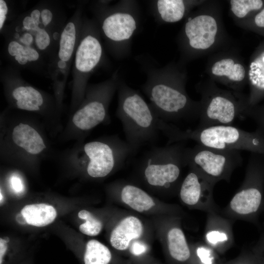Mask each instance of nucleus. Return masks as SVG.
<instances>
[{"mask_svg":"<svg viewBox=\"0 0 264 264\" xmlns=\"http://www.w3.org/2000/svg\"><path fill=\"white\" fill-rule=\"evenodd\" d=\"M61 2L43 0L18 15L1 34L40 51L49 65L55 58L62 32L67 22Z\"/></svg>","mask_w":264,"mask_h":264,"instance_id":"obj_1","label":"nucleus"},{"mask_svg":"<svg viewBox=\"0 0 264 264\" xmlns=\"http://www.w3.org/2000/svg\"><path fill=\"white\" fill-rule=\"evenodd\" d=\"M171 72L168 67L146 70L147 79L142 89L154 113L167 123L199 118L200 103L189 98L182 80L173 77Z\"/></svg>","mask_w":264,"mask_h":264,"instance_id":"obj_2","label":"nucleus"},{"mask_svg":"<svg viewBox=\"0 0 264 264\" xmlns=\"http://www.w3.org/2000/svg\"><path fill=\"white\" fill-rule=\"evenodd\" d=\"M157 127L168 139V145L191 140L213 149L245 150L264 155V134L258 129L249 132L232 125H217L182 130L159 119Z\"/></svg>","mask_w":264,"mask_h":264,"instance_id":"obj_3","label":"nucleus"},{"mask_svg":"<svg viewBox=\"0 0 264 264\" xmlns=\"http://www.w3.org/2000/svg\"><path fill=\"white\" fill-rule=\"evenodd\" d=\"M117 91L116 115L122 123L125 141L133 155L156 139L159 132L158 118L140 94L120 79Z\"/></svg>","mask_w":264,"mask_h":264,"instance_id":"obj_4","label":"nucleus"},{"mask_svg":"<svg viewBox=\"0 0 264 264\" xmlns=\"http://www.w3.org/2000/svg\"><path fill=\"white\" fill-rule=\"evenodd\" d=\"M135 2L122 0L110 5L97 1L94 6L95 20L109 51L116 57L127 53L129 44L137 29L138 16Z\"/></svg>","mask_w":264,"mask_h":264,"instance_id":"obj_5","label":"nucleus"},{"mask_svg":"<svg viewBox=\"0 0 264 264\" xmlns=\"http://www.w3.org/2000/svg\"><path fill=\"white\" fill-rule=\"evenodd\" d=\"M101 35L95 19L83 17L79 42L72 64V106L77 108L82 102L88 81L104 59Z\"/></svg>","mask_w":264,"mask_h":264,"instance_id":"obj_6","label":"nucleus"},{"mask_svg":"<svg viewBox=\"0 0 264 264\" xmlns=\"http://www.w3.org/2000/svg\"><path fill=\"white\" fill-rule=\"evenodd\" d=\"M83 3H80L67 20L61 35L55 58L48 66L49 77L53 81L55 97L60 106L79 42L83 23Z\"/></svg>","mask_w":264,"mask_h":264,"instance_id":"obj_7","label":"nucleus"},{"mask_svg":"<svg viewBox=\"0 0 264 264\" xmlns=\"http://www.w3.org/2000/svg\"><path fill=\"white\" fill-rule=\"evenodd\" d=\"M119 79L116 71L102 82L88 85L84 98L72 118L77 129L88 132L108 118L109 106L117 90Z\"/></svg>","mask_w":264,"mask_h":264,"instance_id":"obj_8","label":"nucleus"},{"mask_svg":"<svg viewBox=\"0 0 264 264\" xmlns=\"http://www.w3.org/2000/svg\"><path fill=\"white\" fill-rule=\"evenodd\" d=\"M181 142L154 147L143 160V176L151 186L168 189L175 184L186 165L184 148Z\"/></svg>","mask_w":264,"mask_h":264,"instance_id":"obj_9","label":"nucleus"},{"mask_svg":"<svg viewBox=\"0 0 264 264\" xmlns=\"http://www.w3.org/2000/svg\"><path fill=\"white\" fill-rule=\"evenodd\" d=\"M0 77L5 97L14 108L42 113L60 108L55 97L26 82L16 67L10 65L1 69Z\"/></svg>","mask_w":264,"mask_h":264,"instance_id":"obj_10","label":"nucleus"},{"mask_svg":"<svg viewBox=\"0 0 264 264\" xmlns=\"http://www.w3.org/2000/svg\"><path fill=\"white\" fill-rule=\"evenodd\" d=\"M184 159L186 165L214 184L229 179L242 160L240 151L218 150L198 144L185 148Z\"/></svg>","mask_w":264,"mask_h":264,"instance_id":"obj_11","label":"nucleus"},{"mask_svg":"<svg viewBox=\"0 0 264 264\" xmlns=\"http://www.w3.org/2000/svg\"><path fill=\"white\" fill-rule=\"evenodd\" d=\"M83 151L86 172L93 178L107 176L132 155L126 141L115 135L88 142Z\"/></svg>","mask_w":264,"mask_h":264,"instance_id":"obj_12","label":"nucleus"},{"mask_svg":"<svg viewBox=\"0 0 264 264\" xmlns=\"http://www.w3.org/2000/svg\"><path fill=\"white\" fill-rule=\"evenodd\" d=\"M264 173V155L251 153L244 181L228 206L232 213L242 217L258 210L262 199L260 185Z\"/></svg>","mask_w":264,"mask_h":264,"instance_id":"obj_13","label":"nucleus"},{"mask_svg":"<svg viewBox=\"0 0 264 264\" xmlns=\"http://www.w3.org/2000/svg\"><path fill=\"white\" fill-rule=\"evenodd\" d=\"M244 102L235 100L231 94L218 90L203 93L197 128L217 125H232L241 114Z\"/></svg>","mask_w":264,"mask_h":264,"instance_id":"obj_14","label":"nucleus"},{"mask_svg":"<svg viewBox=\"0 0 264 264\" xmlns=\"http://www.w3.org/2000/svg\"><path fill=\"white\" fill-rule=\"evenodd\" d=\"M4 39V54L11 65L49 77L48 62L40 51L15 40Z\"/></svg>","mask_w":264,"mask_h":264,"instance_id":"obj_15","label":"nucleus"},{"mask_svg":"<svg viewBox=\"0 0 264 264\" xmlns=\"http://www.w3.org/2000/svg\"><path fill=\"white\" fill-rule=\"evenodd\" d=\"M218 32L216 20L208 15H199L189 19L184 33L190 46L195 49H206L215 43Z\"/></svg>","mask_w":264,"mask_h":264,"instance_id":"obj_16","label":"nucleus"},{"mask_svg":"<svg viewBox=\"0 0 264 264\" xmlns=\"http://www.w3.org/2000/svg\"><path fill=\"white\" fill-rule=\"evenodd\" d=\"M214 185L199 173L191 169L181 184L180 198L188 205L201 204L202 207H205L211 201Z\"/></svg>","mask_w":264,"mask_h":264,"instance_id":"obj_17","label":"nucleus"},{"mask_svg":"<svg viewBox=\"0 0 264 264\" xmlns=\"http://www.w3.org/2000/svg\"><path fill=\"white\" fill-rule=\"evenodd\" d=\"M10 139L17 150L28 156L40 155L46 147L40 133L34 127L25 123H20L12 128Z\"/></svg>","mask_w":264,"mask_h":264,"instance_id":"obj_18","label":"nucleus"},{"mask_svg":"<svg viewBox=\"0 0 264 264\" xmlns=\"http://www.w3.org/2000/svg\"><path fill=\"white\" fill-rule=\"evenodd\" d=\"M143 226L141 220L134 216H128L122 220L112 230L110 243L119 250H126L131 242L142 235Z\"/></svg>","mask_w":264,"mask_h":264,"instance_id":"obj_19","label":"nucleus"},{"mask_svg":"<svg viewBox=\"0 0 264 264\" xmlns=\"http://www.w3.org/2000/svg\"><path fill=\"white\" fill-rule=\"evenodd\" d=\"M251 91L247 105L254 106L264 98V46L257 52L249 65Z\"/></svg>","mask_w":264,"mask_h":264,"instance_id":"obj_20","label":"nucleus"},{"mask_svg":"<svg viewBox=\"0 0 264 264\" xmlns=\"http://www.w3.org/2000/svg\"><path fill=\"white\" fill-rule=\"evenodd\" d=\"M21 214L27 224L36 227L46 226L57 217L55 208L45 203L27 204L22 208Z\"/></svg>","mask_w":264,"mask_h":264,"instance_id":"obj_21","label":"nucleus"},{"mask_svg":"<svg viewBox=\"0 0 264 264\" xmlns=\"http://www.w3.org/2000/svg\"><path fill=\"white\" fill-rule=\"evenodd\" d=\"M120 192L123 202L137 212L148 211L155 205L153 198L137 186L125 184L121 187Z\"/></svg>","mask_w":264,"mask_h":264,"instance_id":"obj_22","label":"nucleus"},{"mask_svg":"<svg viewBox=\"0 0 264 264\" xmlns=\"http://www.w3.org/2000/svg\"><path fill=\"white\" fill-rule=\"evenodd\" d=\"M157 16L161 21L173 23L180 21L184 17L186 6L182 0H157L154 1Z\"/></svg>","mask_w":264,"mask_h":264,"instance_id":"obj_23","label":"nucleus"},{"mask_svg":"<svg viewBox=\"0 0 264 264\" xmlns=\"http://www.w3.org/2000/svg\"><path fill=\"white\" fill-rule=\"evenodd\" d=\"M167 243L169 253L175 260L179 262L188 260L190 250L183 231L177 227L170 229L167 233Z\"/></svg>","mask_w":264,"mask_h":264,"instance_id":"obj_24","label":"nucleus"},{"mask_svg":"<svg viewBox=\"0 0 264 264\" xmlns=\"http://www.w3.org/2000/svg\"><path fill=\"white\" fill-rule=\"evenodd\" d=\"M211 72L218 76H225L234 82L243 81L246 74L244 67L241 64L236 63L230 58H225L216 62L212 66Z\"/></svg>","mask_w":264,"mask_h":264,"instance_id":"obj_25","label":"nucleus"},{"mask_svg":"<svg viewBox=\"0 0 264 264\" xmlns=\"http://www.w3.org/2000/svg\"><path fill=\"white\" fill-rule=\"evenodd\" d=\"M111 258L109 249L96 240L89 241L86 247L85 264H109Z\"/></svg>","mask_w":264,"mask_h":264,"instance_id":"obj_26","label":"nucleus"},{"mask_svg":"<svg viewBox=\"0 0 264 264\" xmlns=\"http://www.w3.org/2000/svg\"><path fill=\"white\" fill-rule=\"evenodd\" d=\"M231 9L238 18H242L251 12H257L264 6L262 0H232Z\"/></svg>","mask_w":264,"mask_h":264,"instance_id":"obj_27","label":"nucleus"},{"mask_svg":"<svg viewBox=\"0 0 264 264\" xmlns=\"http://www.w3.org/2000/svg\"><path fill=\"white\" fill-rule=\"evenodd\" d=\"M78 217L85 222L79 226L81 233L89 236L98 235L101 231L103 224L101 220L86 210H82L78 214Z\"/></svg>","mask_w":264,"mask_h":264,"instance_id":"obj_28","label":"nucleus"},{"mask_svg":"<svg viewBox=\"0 0 264 264\" xmlns=\"http://www.w3.org/2000/svg\"><path fill=\"white\" fill-rule=\"evenodd\" d=\"M241 114L253 120L257 126V129L264 134V104L249 106L245 104Z\"/></svg>","mask_w":264,"mask_h":264,"instance_id":"obj_29","label":"nucleus"},{"mask_svg":"<svg viewBox=\"0 0 264 264\" xmlns=\"http://www.w3.org/2000/svg\"><path fill=\"white\" fill-rule=\"evenodd\" d=\"M11 1L0 0V32L1 33L5 27L10 22V18L13 21L12 6Z\"/></svg>","mask_w":264,"mask_h":264,"instance_id":"obj_30","label":"nucleus"},{"mask_svg":"<svg viewBox=\"0 0 264 264\" xmlns=\"http://www.w3.org/2000/svg\"><path fill=\"white\" fill-rule=\"evenodd\" d=\"M206 238L209 242L212 244H216L218 242H222L227 241L228 237L225 233L219 231L213 230L207 233Z\"/></svg>","mask_w":264,"mask_h":264,"instance_id":"obj_31","label":"nucleus"},{"mask_svg":"<svg viewBox=\"0 0 264 264\" xmlns=\"http://www.w3.org/2000/svg\"><path fill=\"white\" fill-rule=\"evenodd\" d=\"M253 23L257 29L264 30V6L255 14Z\"/></svg>","mask_w":264,"mask_h":264,"instance_id":"obj_32","label":"nucleus"},{"mask_svg":"<svg viewBox=\"0 0 264 264\" xmlns=\"http://www.w3.org/2000/svg\"><path fill=\"white\" fill-rule=\"evenodd\" d=\"M11 184L13 189L16 192H21L22 191L23 186L21 179L17 176H13L10 179Z\"/></svg>","mask_w":264,"mask_h":264,"instance_id":"obj_33","label":"nucleus"},{"mask_svg":"<svg viewBox=\"0 0 264 264\" xmlns=\"http://www.w3.org/2000/svg\"><path fill=\"white\" fill-rule=\"evenodd\" d=\"M146 251L145 246L139 242H134L131 247V252L135 255H139Z\"/></svg>","mask_w":264,"mask_h":264,"instance_id":"obj_34","label":"nucleus"},{"mask_svg":"<svg viewBox=\"0 0 264 264\" xmlns=\"http://www.w3.org/2000/svg\"><path fill=\"white\" fill-rule=\"evenodd\" d=\"M198 254L203 263L205 264H210L209 254L206 249L202 248H198Z\"/></svg>","mask_w":264,"mask_h":264,"instance_id":"obj_35","label":"nucleus"},{"mask_svg":"<svg viewBox=\"0 0 264 264\" xmlns=\"http://www.w3.org/2000/svg\"><path fill=\"white\" fill-rule=\"evenodd\" d=\"M7 244L6 240L0 239V264H2L4 256L7 251Z\"/></svg>","mask_w":264,"mask_h":264,"instance_id":"obj_36","label":"nucleus"},{"mask_svg":"<svg viewBox=\"0 0 264 264\" xmlns=\"http://www.w3.org/2000/svg\"></svg>","mask_w":264,"mask_h":264,"instance_id":"obj_37","label":"nucleus"}]
</instances>
